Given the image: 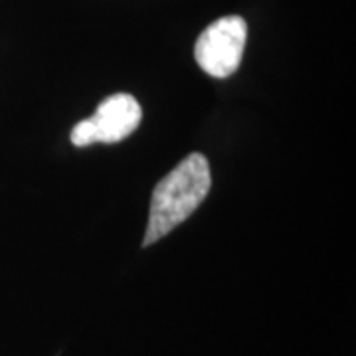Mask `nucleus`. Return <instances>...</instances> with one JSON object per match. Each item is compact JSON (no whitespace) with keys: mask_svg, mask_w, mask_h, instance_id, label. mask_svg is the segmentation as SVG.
Wrapping results in <instances>:
<instances>
[{"mask_svg":"<svg viewBox=\"0 0 356 356\" xmlns=\"http://www.w3.org/2000/svg\"><path fill=\"white\" fill-rule=\"evenodd\" d=\"M212 186L208 159L200 153L188 154L166 175L153 191L151 214L143 245H153L180 226L206 200Z\"/></svg>","mask_w":356,"mask_h":356,"instance_id":"nucleus-1","label":"nucleus"},{"mask_svg":"<svg viewBox=\"0 0 356 356\" xmlns=\"http://www.w3.org/2000/svg\"><path fill=\"white\" fill-rule=\"evenodd\" d=\"M248 24L242 16H224L208 26L196 40L194 58L204 74L229 77L242 64Z\"/></svg>","mask_w":356,"mask_h":356,"instance_id":"nucleus-2","label":"nucleus"},{"mask_svg":"<svg viewBox=\"0 0 356 356\" xmlns=\"http://www.w3.org/2000/svg\"><path fill=\"white\" fill-rule=\"evenodd\" d=\"M143 111L139 102L129 93H115L103 99L95 115L79 121L72 129V143L89 147L95 143H119L140 125Z\"/></svg>","mask_w":356,"mask_h":356,"instance_id":"nucleus-3","label":"nucleus"}]
</instances>
